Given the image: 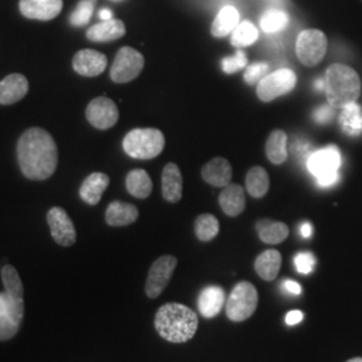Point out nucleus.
Masks as SVG:
<instances>
[{"instance_id":"nucleus-44","label":"nucleus","mask_w":362,"mask_h":362,"mask_svg":"<svg viewBox=\"0 0 362 362\" xmlns=\"http://www.w3.org/2000/svg\"><path fill=\"white\" fill-rule=\"evenodd\" d=\"M346 362H362V358L361 357H356V358H351V360Z\"/></svg>"},{"instance_id":"nucleus-2","label":"nucleus","mask_w":362,"mask_h":362,"mask_svg":"<svg viewBox=\"0 0 362 362\" xmlns=\"http://www.w3.org/2000/svg\"><path fill=\"white\" fill-rule=\"evenodd\" d=\"M157 333L172 344H184L194 338L199 320L192 309L181 303H165L155 315Z\"/></svg>"},{"instance_id":"nucleus-22","label":"nucleus","mask_w":362,"mask_h":362,"mask_svg":"<svg viewBox=\"0 0 362 362\" xmlns=\"http://www.w3.org/2000/svg\"><path fill=\"white\" fill-rule=\"evenodd\" d=\"M125 33H127V27L122 21L110 19V21H104L103 23L91 26L86 33V37L91 42L105 43V42H113L117 39L122 38Z\"/></svg>"},{"instance_id":"nucleus-37","label":"nucleus","mask_w":362,"mask_h":362,"mask_svg":"<svg viewBox=\"0 0 362 362\" xmlns=\"http://www.w3.org/2000/svg\"><path fill=\"white\" fill-rule=\"evenodd\" d=\"M270 74V65L266 62H257L252 65L247 66L245 71V82L247 85H258L259 82Z\"/></svg>"},{"instance_id":"nucleus-12","label":"nucleus","mask_w":362,"mask_h":362,"mask_svg":"<svg viewBox=\"0 0 362 362\" xmlns=\"http://www.w3.org/2000/svg\"><path fill=\"white\" fill-rule=\"evenodd\" d=\"M86 118L97 129H110L116 125L119 118V112L113 100L106 97H98L88 105Z\"/></svg>"},{"instance_id":"nucleus-38","label":"nucleus","mask_w":362,"mask_h":362,"mask_svg":"<svg viewBox=\"0 0 362 362\" xmlns=\"http://www.w3.org/2000/svg\"><path fill=\"white\" fill-rule=\"evenodd\" d=\"M294 264L298 272L303 275H309L314 270L315 258L311 252H299L294 258Z\"/></svg>"},{"instance_id":"nucleus-34","label":"nucleus","mask_w":362,"mask_h":362,"mask_svg":"<svg viewBox=\"0 0 362 362\" xmlns=\"http://www.w3.org/2000/svg\"><path fill=\"white\" fill-rule=\"evenodd\" d=\"M288 22L290 19L287 13L281 10H269L260 18V27L264 33L272 34V33H279L285 30Z\"/></svg>"},{"instance_id":"nucleus-23","label":"nucleus","mask_w":362,"mask_h":362,"mask_svg":"<svg viewBox=\"0 0 362 362\" xmlns=\"http://www.w3.org/2000/svg\"><path fill=\"white\" fill-rule=\"evenodd\" d=\"M282 266V255L276 250H266L255 260V272L263 281H275Z\"/></svg>"},{"instance_id":"nucleus-43","label":"nucleus","mask_w":362,"mask_h":362,"mask_svg":"<svg viewBox=\"0 0 362 362\" xmlns=\"http://www.w3.org/2000/svg\"><path fill=\"white\" fill-rule=\"evenodd\" d=\"M100 18H101L103 21H110V19H113V18H112V11H110V10H101V11H100Z\"/></svg>"},{"instance_id":"nucleus-42","label":"nucleus","mask_w":362,"mask_h":362,"mask_svg":"<svg viewBox=\"0 0 362 362\" xmlns=\"http://www.w3.org/2000/svg\"><path fill=\"white\" fill-rule=\"evenodd\" d=\"M313 226H311L309 221H305L302 226H300V235L305 238V239H309L311 235H313Z\"/></svg>"},{"instance_id":"nucleus-26","label":"nucleus","mask_w":362,"mask_h":362,"mask_svg":"<svg viewBox=\"0 0 362 362\" xmlns=\"http://www.w3.org/2000/svg\"><path fill=\"white\" fill-rule=\"evenodd\" d=\"M266 156L275 165H281L287 160V134L281 129L272 130L266 143Z\"/></svg>"},{"instance_id":"nucleus-3","label":"nucleus","mask_w":362,"mask_h":362,"mask_svg":"<svg viewBox=\"0 0 362 362\" xmlns=\"http://www.w3.org/2000/svg\"><path fill=\"white\" fill-rule=\"evenodd\" d=\"M325 94L327 104L334 109H342L357 103L361 94V79L350 66L333 64L325 73Z\"/></svg>"},{"instance_id":"nucleus-20","label":"nucleus","mask_w":362,"mask_h":362,"mask_svg":"<svg viewBox=\"0 0 362 362\" xmlns=\"http://www.w3.org/2000/svg\"><path fill=\"white\" fill-rule=\"evenodd\" d=\"M219 204L228 216H239L246 208V194L242 185L228 184L219 194Z\"/></svg>"},{"instance_id":"nucleus-16","label":"nucleus","mask_w":362,"mask_h":362,"mask_svg":"<svg viewBox=\"0 0 362 362\" xmlns=\"http://www.w3.org/2000/svg\"><path fill=\"white\" fill-rule=\"evenodd\" d=\"M28 93V81L23 74L13 73L0 82V105H13Z\"/></svg>"},{"instance_id":"nucleus-27","label":"nucleus","mask_w":362,"mask_h":362,"mask_svg":"<svg viewBox=\"0 0 362 362\" xmlns=\"http://www.w3.org/2000/svg\"><path fill=\"white\" fill-rule=\"evenodd\" d=\"M127 189L137 199H146L152 194L153 182L151 176L144 169H133L127 176Z\"/></svg>"},{"instance_id":"nucleus-10","label":"nucleus","mask_w":362,"mask_h":362,"mask_svg":"<svg viewBox=\"0 0 362 362\" xmlns=\"http://www.w3.org/2000/svg\"><path fill=\"white\" fill-rule=\"evenodd\" d=\"M176 266L177 259L173 255H163L155 260V263L149 269L145 284V293L148 298L156 299L163 294L169 281L172 279Z\"/></svg>"},{"instance_id":"nucleus-32","label":"nucleus","mask_w":362,"mask_h":362,"mask_svg":"<svg viewBox=\"0 0 362 362\" xmlns=\"http://www.w3.org/2000/svg\"><path fill=\"white\" fill-rule=\"evenodd\" d=\"M258 38V28L254 26V23L245 21L233 30L231 34V45L236 49H243L255 43Z\"/></svg>"},{"instance_id":"nucleus-17","label":"nucleus","mask_w":362,"mask_h":362,"mask_svg":"<svg viewBox=\"0 0 362 362\" xmlns=\"http://www.w3.org/2000/svg\"><path fill=\"white\" fill-rule=\"evenodd\" d=\"M226 305V293L220 286H208L197 299L199 311L204 318H214L219 314Z\"/></svg>"},{"instance_id":"nucleus-24","label":"nucleus","mask_w":362,"mask_h":362,"mask_svg":"<svg viewBox=\"0 0 362 362\" xmlns=\"http://www.w3.org/2000/svg\"><path fill=\"white\" fill-rule=\"evenodd\" d=\"M259 239L267 245H279L285 242L288 236V227L282 221L262 219L257 223Z\"/></svg>"},{"instance_id":"nucleus-6","label":"nucleus","mask_w":362,"mask_h":362,"mask_svg":"<svg viewBox=\"0 0 362 362\" xmlns=\"http://www.w3.org/2000/svg\"><path fill=\"white\" fill-rule=\"evenodd\" d=\"M258 291L250 282H239L227 298L226 314L233 322H243L248 320L258 308Z\"/></svg>"},{"instance_id":"nucleus-33","label":"nucleus","mask_w":362,"mask_h":362,"mask_svg":"<svg viewBox=\"0 0 362 362\" xmlns=\"http://www.w3.org/2000/svg\"><path fill=\"white\" fill-rule=\"evenodd\" d=\"M21 325L13 321L11 313L8 310L4 293L0 291V341H8L16 336Z\"/></svg>"},{"instance_id":"nucleus-13","label":"nucleus","mask_w":362,"mask_h":362,"mask_svg":"<svg viewBox=\"0 0 362 362\" xmlns=\"http://www.w3.org/2000/svg\"><path fill=\"white\" fill-rule=\"evenodd\" d=\"M107 66V58L103 52L91 49L79 50L73 58V67L79 76L97 77L103 74Z\"/></svg>"},{"instance_id":"nucleus-35","label":"nucleus","mask_w":362,"mask_h":362,"mask_svg":"<svg viewBox=\"0 0 362 362\" xmlns=\"http://www.w3.org/2000/svg\"><path fill=\"white\" fill-rule=\"evenodd\" d=\"M95 0H81L78 3L77 8L70 16V23L73 26L82 27L89 23L91 15L94 13L95 7Z\"/></svg>"},{"instance_id":"nucleus-5","label":"nucleus","mask_w":362,"mask_h":362,"mask_svg":"<svg viewBox=\"0 0 362 362\" xmlns=\"http://www.w3.org/2000/svg\"><path fill=\"white\" fill-rule=\"evenodd\" d=\"M339 167L341 153L336 145H327L322 149H318L308 161V168L321 187H332L336 184L339 179Z\"/></svg>"},{"instance_id":"nucleus-36","label":"nucleus","mask_w":362,"mask_h":362,"mask_svg":"<svg viewBox=\"0 0 362 362\" xmlns=\"http://www.w3.org/2000/svg\"><path fill=\"white\" fill-rule=\"evenodd\" d=\"M248 66V59H247L246 52L242 49L236 50L235 55L223 58L221 61V69L226 74H233L238 73L239 70H243Z\"/></svg>"},{"instance_id":"nucleus-11","label":"nucleus","mask_w":362,"mask_h":362,"mask_svg":"<svg viewBox=\"0 0 362 362\" xmlns=\"http://www.w3.org/2000/svg\"><path fill=\"white\" fill-rule=\"evenodd\" d=\"M47 224L50 227L52 239L62 247L73 246L77 242V231L73 220L64 208L52 207L47 212Z\"/></svg>"},{"instance_id":"nucleus-9","label":"nucleus","mask_w":362,"mask_h":362,"mask_svg":"<svg viewBox=\"0 0 362 362\" xmlns=\"http://www.w3.org/2000/svg\"><path fill=\"white\" fill-rule=\"evenodd\" d=\"M145 59L140 52L133 47H122L116 54L115 62L110 67V78L116 83H128L141 74Z\"/></svg>"},{"instance_id":"nucleus-28","label":"nucleus","mask_w":362,"mask_h":362,"mask_svg":"<svg viewBox=\"0 0 362 362\" xmlns=\"http://www.w3.org/2000/svg\"><path fill=\"white\" fill-rule=\"evenodd\" d=\"M246 188L254 199H262L269 192L270 177L267 170L262 167H252L247 172Z\"/></svg>"},{"instance_id":"nucleus-7","label":"nucleus","mask_w":362,"mask_h":362,"mask_svg":"<svg viewBox=\"0 0 362 362\" xmlns=\"http://www.w3.org/2000/svg\"><path fill=\"white\" fill-rule=\"evenodd\" d=\"M296 52L302 65L308 67L318 65L327 52V38L325 33L317 28L303 30L298 35Z\"/></svg>"},{"instance_id":"nucleus-1","label":"nucleus","mask_w":362,"mask_h":362,"mask_svg":"<svg viewBox=\"0 0 362 362\" xmlns=\"http://www.w3.org/2000/svg\"><path fill=\"white\" fill-rule=\"evenodd\" d=\"M18 161L30 180H47L58 165V148L52 134L40 128L27 129L18 143Z\"/></svg>"},{"instance_id":"nucleus-21","label":"nucleus","mask_w":362,"mask_h":362,"mask_svg":"<svg viewBox=\"0 0 362 362\" xmlns=\"http://www.w3.org/2000/svg\"><path fill=\"white\" fill-rule=\"evenodd\" d=\"M106 223L110 227H125L139 219V209L136 206L124 202H112L106 208Z\"/></svg>"},{"instance_id":"nucleus-4","label":"nucleus","mask_w":362,"mask_h":362,"mask_svg":"<svg viewBox=\"0 0 362 362\" xmlns=\"http://www.w3.org/2000/svg\"><path fill=\"white\" fill-rule=\"evenodd\" d=\"M122 146L132 158L151 160L164 151L165 137L161 130L153 128L133 129L125 136Z\"/></svg>"},{"instance_id":"nucleus-8","label":"nucleus","mask_w":362,"mask_h":362,"mask_svg":"<svg viewBox=\"0 0 362 362\" xmlns=\"http://www.w3.org/2000/svg\"><path fill=\"white\" fill-rule=\"evenodd\" d=\"M297 74L290 69H281L267 74L258 83L257 94L262 103H272L275 98L294 90Z\"/></svg>"},{"instance_id":"nucleus-31","label":"nucleus","mask_w":362,"mask_h":362,"mask_svg":"<svg viewBox=\"0 0 362 362\" xmlns=\"http://www.w3.org/2000/svg\"><path fill=\"white\" fill-rule=\"evenodd\" d=\"M219 220L211 214H203L194 220V233L200 242H211L219 233Z\"/></svg>"},{"instance_id":"nucleus-25","label":"nucleus","mask_w":362,"mask_h":362,"mask_svg":"<svg viewBox=\"0 0 362 362\" xmlns=\"http://www.w3.org/2000/svg\"><path fill=\"white\" fill-rule=\"evenodd\" d=\"M240 15L239 11L233 6H226L220 10L216 15L215 21L211 26V34L215 38H224L230 34H233V30L239 25Z\"/></svg>"},{"instance_id":"nucleus-15","label":"nucleus","mask_w":362,"mask_h":362,"mask_svg":"<svg viewBox=\"0 0 362 362\" xmlns=\"http://www.w3.org/2000/svg\"><path fill=\"white\" fill-rule=\"evenodd\" d=\"M202 177L209 185L224 188L231 184L233 167L228 160L223 157H215L202 168Z\"/></svg>"},{"instance_id":"nucleus-18","label":"nucleus","mask_w":362,"mask_h":362,"mask_svg":"<svg viewBox=\"0 0 362 362\" xmlns=\"http://www.w3.org/2000/svg\"><path fill=\"white\" fill-rule=\"evenodd\" d=\"M109 182H110L109 176L103 172L91 173L85 179L79 188L81 199L89 206H97L101 202V197L106 191V188L109 187Z\"/></svg>"},{"instance_id":"nucleus-45","label":"nucleus","mask_w":362,"mask_h":362,"mask_svg":"<svg viewBox=\"0 0 362 362\" xmlns=\"http://www.w3.org/2000/svg\"><path fill=\"white\" fill-rule=\"evenodd\" d=\"M0 272H1V267H0Z\"/></svg>"},{"instance_id":"nucleus-29","label":"nucleus","mask_w":362,"mask_h":362,"mask_svg":"<svg viewBox=\"0 0 362 362\" xmlns=\"http://www.w3.org/2000/svg\"><path fill=\"white\" fill-rule=\"evenodd\" d=\"M1 281L4 285L6 296L15 302H23L25 288L19 272L11 264H6L1 267Z\"/></svg>"},{"instance_id":"nucleus-39","label":"nucleus","mask_w":362,"mask_h":362,"mask_svg":"<svg viewBox=\"0 0 362 362\" xmlns=\"http://www.w3.org/2000/svg\"><path fill=\"white\" fill-rule=\"evenodd\" d=\"M334 107H332L330 105H322L320 106L315 112H314V119L320 124H326L332 119V117L334 115Z\"/></svg>"},{"instance_id":"nucleus-30","label":"nucleus","mask_w":362,"mask_h":362,"mask_svg":"<svg viewBox=\"0 0 362 362\" xmlns=\"http://www.w3.org/2000/svg\"><path fill=\"white\" fill-rule=\"evenodd\" d=\"M339 124L344 132L349 136L362 134V107L357 103L341 109Z\"/></svg>"},{"instance_id":"nucleus-19","label":"nucleus","mask_w":362,"mask_h":362,"mask_svg":"<svg viewBox=\"0 0 362 362\" xmlns=\"http://www.w3.org/2000/svg\"><path fill=\"white\" fill-rule=\"evenodd\" d=\"M161 192L168 203H179L182 197V175L175 163H169L161 175Z\"/></svg>"},{"instance_id":"nucleus-14","label":"nucleus","mask_w":362,"mask_h":362,"mask_svg":"<svg viewBox=\"0 0 362 362\" xmlns=\"http://www.w3.org/2000/svg\"><path fill=\"white\" fill-rule=\"evenodd\" d=\"M64 7V0H21L19 10L23 16L37 21H52Z\"/></svg>"},{"instance_id":"nucleus-41","label":"nucleus","mask_w":362,"mask_h":362,"mask_svg":"<svg viewBox=\"0 0 362 362\" xmlns=\"http://www.w3.org/2000/svg\"><path fill=\"white\" fill-rule=\"evenodd\" d=\"M282 287L285 288L287 293L290 294H294V296H299L302 293V287L298 285L297 282L294 281H290V279H286L285 282L282 284Z\"/></svg>"},{"instance_id":"nucleus-40","label":"nucleus","mask_w":362,"mask_h":362,"mask_svg":"<svg viewBox=\"0 0 362 362\" xmlns=\"http://www.w3.org/2000/svg\"><path fill=\"white\" fill-rule=\"evenodd\" d=\"M302 320H303V313H302V311H290V313H287V315H286V324L290 325V326L302 322Z\"/></svg>"}]
</instances>
